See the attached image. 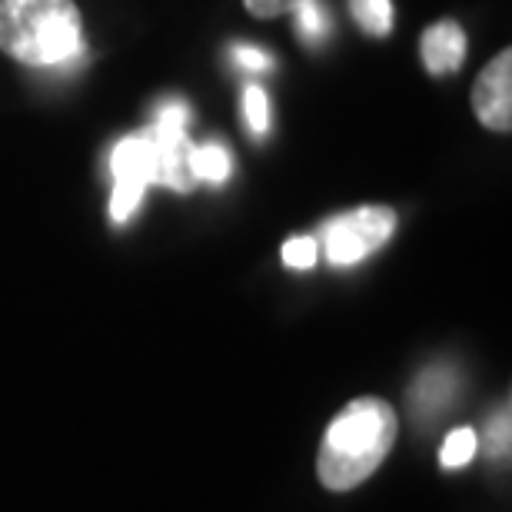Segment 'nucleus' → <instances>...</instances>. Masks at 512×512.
Segmentation results:
<instances>
[{
  "label": "nucleus",
  "mask_w": 512,
  "mask_h": 512,
  "mask_svg": "<svg viewBox=\"0 0 512 512\" xmlns=\"http://www.w3.org/2000/svg\"><path fill=\"white\" fill-rule=\"evenodd\" d=\"M396 443V413L376 396L353 399L326 429L316 459L320 483L333 493L366 483Z\"/></svg>",
  "instance_id": "nucleus-1"
},
{
  "label": "nucleus",
  "mask_w": 512,
  "mask_h": 512,
  "mask_svg": "<svg viewBox=\"0 0 512 512\" xmlns=\"http://www.w3.org/2000/svg\"><path fill=\"white\" fill-rule=\"evenodd\" d=\"M0 50L27 67H57L80 54L74 0H0Z\"/></svg>",
  "instance_id": "nucleus-2"
},
{
  "label": "nucleus",
  "mask_w": 512,
  "mask_h": 512,
  "mask_svg": "<svg viewBox=\"0 0 512 512\" xmlns=\"http://www.w3.org/2000/svg\"><path fill=\"white\" fill-rule=\"evenodd\" d=\"M187 120L190 110L183 100H170L157 110V124H153L150 137H153V150H157V173H153V183L160 187H170L177 193H190L197 187V177H193V143L187 137Z\"/></svg>",
  "instance_id": "nucleus-3"
},
{
  "label": "nucleus",
  "mask_w": 512,
  "mask_h": 512,
  "mask_svg": "<svg viewBox=\"0 0 512 512\" xmlns=\"http://www.w3.org/2000/svg\"><path fill=\"white\" fill-rule=\"evenodd\" d=\"M396 233V213L389 207H360L333 220L323 233L326 256L333 266H353L370 256Z\"/></svg>",
  "instance_id": "nucleus-4"
},
{
  "label": "nucleus",
  "mask_w": 512,
  "mask_h": 512,
  "mask_svg": "<svg viewBox=\"0 0 512 512\" xmlns=\"http://www.w3.org/2000/svg\"><path fill=\"white\" fill-rule=\"evenodd\" d=\"M473 110L479 124L496 133H509L512 127V54L503 50L479 70L473 84Z\"/></svg>",
  "instance_id": "nucleus-5"
},
{
  "label": "nucleus",
  "mask_w": 512,
  "mask_h": 512,
  "mask_svg": "<svg viewBox=\"0 0 512 512\" xmlns=\"http://www.w3.org/2000/svg\"><path fill=\"white\" fill-rule=\"evenodd\" d=\"M466 34L456 20H436L433 27H426L423 34V64L433 77H446V74H456L466 60Z\"/></svg>",
  "instance_id": "nucleus-6"
},
{
  "label": "nucleus",
  "mask_w": 512,
  "mask_h": 512,
  "mask_svg": "<svg viewBox=\"0 0 512 512\" xmlns=\"http://www.w3.org/2000/svg\"><path fill=\"white\" fill-rule=\"evenodd\" d=\"M110 173H114V183L150 187L153 173H157V150H153L150 130L133 133V137H124L117 143L114 157H110Z\"/></svg>",
  "instance_id": "nucleus-7"
},
{
  "label": "nucleus",
  "mask_w": 512,
  "mask_h": 512,
  "mask_svg": "<svg viewBox=\"0 0 512 512\" xmlns=\"http://www.w3.org/2000/svg\"><path fill=\"white\" fill-rule=\"evenodd\" d=\"M456 389V376L446 370V366H436V370H426L419 380L409 389V406H413V416L429 419L433 413H439L443 406H449Z\"/></svg>",
  "instance_id": "nucleus-8"
},
{
  "label": "nucleus",
  "mask_w": 512,
  "mask_h": 512,
  "mask_svg": "<svg viewBox=\"0 0 512 512\" xmlns=\"http://www.w3.org/2000/svg\"><path fill=\"white\" fill-rule=\"evenodd\" d=\"M193 177L197 183H223L230 177L233 160L223 143H203V147H193Z\"/></svg>",
  "instance_id": "nucleus-9"
},
{
  "label": "nucleus",
  "mask_w": 512,
  "mask_h": 512,
  "mask_svg": "<svg viewBox=\"0 0 512 512\" xmlns=\"http://www.w3.org/2000/svg\"><path fill=\"white\" fill-rule=\"evenodd\" d=\"M350 10L366 34L386 37L393 30V0H350Z\"/></svg>",
  "instance_id": "nucleus-10"
},
{
  "label": "nucleus",
  "mask_w": 512,
  "mask_h": 512,
  "mask_svg": "<svg viewBox=\"0 0 512 512\" xmlns=\"http://www.w3.org/2000/svg\"><path fill=\"white\" fill-rule=\"evenodd\" d=\"M479 449V436L473 433V429H453V433L446 436L443 449H439V463H443V469H463L466 463H473Z\"/></svg>",
  "instance_id": "nucleus-11"
},
{
  "label": "nucleus",
  "mask_w": 512,
  "mask_h": 512,
  "mask_svg": "<svg viewBox=\"0 0 512 512\" xmlns=\"http://www.w3.org/2000/svg\"><path fill=\"white\" fill-rule=\"evenodd\" d=\"M293 17H296V30H300V37L306 44H320V40L330 34V14H326V7L320 0H303V4L293 10Z\"/></svg>",
  "instance_id": "nucleus-12"
},
{
  "label": "nucleus",
  "mask_w": 512,
  "mask_h": 512,
  "mask_svg": "<svg viewBox=\"0 0 512 512\" xmlns=\"http://www.w3.org/2000/svg\"><path fill=\"white\" fill-rule=\"evenodd\" d=\"M243 117H247V124L256 137L270 127V100H266V90L260 84H250L243 90Z\"/></svg>",
  "instance_id": "nucleus-13"
},
{
  "label": "nucleus",
  "mask_w": 512,
  "mask_h": 512,
  "mask_svg": "<svg viewBox=\"0 0 512 512\" xmlns=\"http://www.w3.org/2000/svg\"><path fill=\"white\" fill-rule=\"evenodd\" d=\"M509 439H512V423H509V406H503L499 413L489 419L486 429V449L493 459H509Z\"/></svg>",
  "instance_id": "nucleus-14"
},
{
  "label": "nucleus",
  "mask_w": 512,
  "mask_h": 512,
  "mask_svg": "<svg viewBox=\"0 0 512 512\" xmlns=\"http://www.w3.org/2000/svg\"><path fill=\"white\" fill-rule=\"evenodd\" d=\"M283 263L293 270H310L316 263V240L313 237H293L290 243H283Z\"/></svg>",
  "instance_id": "nucleus-15"
},
{
  "label": "nucleus",
  "mask_w": 512,
  "mask_h": 512,
  "mask_svg": "<svg viewBox=\"0 0 512 512\" xmlns=\"http://www.w3.org/2000/svg\"><path fill=\"white\" fill-rule=\"evenodd\" d=\"M233 60H237L240 70H250V74H266V70H273V57L266 54L263 47L237 44L233 47Z\"/></svg>",
  "instance_id": "nucleus-16"
},
{
  "label": "nucleus",
  "mask_w": 512,
  "mask_h": 512,
  "mask_svg": "<svg viewBox=\"0 0 512 512\" xmlns=\"http://www.w3.org/2000/svg\"><path fill=\"white\" fill-rule=\"evenodd\" d=\"M243 4H247V10H250L253 17L270 20V17L293 14V10L303 4V0H243Z\"/></svg>",
  "instance_id": "nucleus-17"
}]
</instances>
